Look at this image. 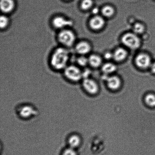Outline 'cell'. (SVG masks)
<instances>
[{"mask_svg":"<svg viewBox=\"0 0 155 155\" xmlns=\"http://www.w3.org/2000/svg\"><path fill=\"white\" fill-rule=\"evenodd\" d=\"M69 59V51L64 48H59L54 50L51 56V66L57 70H64L68 66Z\"/></svg>","mask_w":155,"mask_h":155,"instance_id":"1","label":"cell"},{"mask_svg":"<svg viewBox=\"0 0 155 155\" xmlns=\"http://www.w3.org/2000/svg\"><path fill=\"white\" fill-rule=\"evenodd\" d=\"M76 38L75 33L68 29L61 30L58 36V39L60 43L67 47H70L74 45Z\"/></svg>","mask_w":155,"mask_h":155,"instance_id":"2","label":"cell"},{"mask_svg":"<svg viewBox=\"0 0 155 155\" xmlns=\"http://www.w3.org/2000/svg\"><path fill=\"white\" fill-rule=\"evenodd\" d=\"M66 78L72 83H76L83 77V73L80 69L74 65H70L64 70Z\"/></svg>","mask_w":155,"mask_h":155,"instance_id":"3","label":"cell"},{"mask_svg":"<svg viewBox=\"0 0 155 155\" xmlns=\"http://www.w3.org/2000/svg\"><path fill=\"white\" fill-rule=\"evenodd\" d=\"M121 41L124 45L132 49L137 48L140 45V40L135 33H126L123 36Z\"/></svg>","mask_w":155,"mask_h":155,"instance_id":"4","label":"cell"},{"mask_svg":"<svg viewBox=\"0 0 155 155\" xmlns=\"http://www.w3.org/2000/svg\"><path fill=\"white\" fill-rule=\"evenodd\" d=\"M52 25L54 28L61 30L72 26L73 21L62 16H57L52 20Z\"/></svg>","mask_w":155,"mask_h":155,"instance_id":"5","label":"cell"},{"mask_svg":"<svg viewBox=\"0 0 155 155\" xmlns=\"http://www.w3.org/2000/svg\"><path fill=\"white\" fill-rule=\"evenodd\" d=\"M83 86L86 92L92 95L97 93L98 90L97 83L93 80L87 78H85L83 80Z\"/></svg>","mask_w":155,"mask_h":155,"instance_id":"6","label":"cell"},{"mask_svg":"<svg viewBox=\"0 0 155 155\" xmlns=\"http://www.w3.org/2000/svg\"><path fill=\"white\" fill-rule=\"evenodd\" d=\"M136 65L139 67L146 68L151 66V60L149 56L146 54H140L136 58Z\"/></svg>","mask_w":155,"mask_h":155,"instance_id":"7","label":"cell"},{"mask_svg":"<svg viewBox=\"0 0 155 155\" xmlns=\"http://www.w3.org/2000/svg\"><path fill=\"white\" fill-rule=\"evenodd\" d=\"M0 6L1 11L3 13H10L14 10L15 2L14 0H1Z\"/></svg>","mask_w":155,"mask_h":155,"instance_id":"8","label":"cell"},{"mask_svg":"<svg viewBox=\"0 0 155 155\" xmlns=\"http://www.w3.org/2000/svg\"><path fill=\"white\" fill-rule=\"evenodd\" d=\"M91 49L90 45L86 42H80L77 44L75 46L77 52L82 56L88 54Z\"/></svg>","mask_w":155,"mask_h":155,"instance_id":"9","label":"cell"},{"mask_svg":"<svg viewBox=\"0 0 155 155\" xmlns=\"http://www.w3.org/2000/svg\"><path fill=\"white\" fill-rule=\"evenodd\" d=\"M105 79L107 81V86L110 89L116 90L121 86V80L116 76L106 77Z\"/></svg>","mask_w":155,"mask_h":155,"instance_id":"10","label":"cell"},{"mask_svg":"<svg viewBox=\"0 0 155 155\" xmlns=\"http://www.w3.org/2000/svg\"><path fill=\"white\" fill-rule=\"evenodd\" d=\"M81 139L78 135L72 134L68 138L67 142L68 147L76 149L80 146L81 143Z\"/></svg>","mask_w":155,"mask_h":155,"instance_id":"11","label":"cell"},{"mask_svg":"<svg viewBox=\"0 0 155 155\" xmlns=\"http://www.w3.org/2000/svg\"><path fill=\"white\" fill-rule=\"evenodd\" d=\"M104 20L101 16H95L90 21V25L91 28L95 30L101 29L104 24Z\"/></svg>","mask_w":155,"mask_h":155,"instance_id":"12","label":"cell"},{"mask_svg":"<svg viewBox=\"0 0 155 155\" xmlns=\"http://www.w3.org/2000/svg\"><path fill=\"white\" fill-rule=\"evenodd\" d=\"M113 58L117 61H121L125 59L127 56L126 50L122 48H118L113 54Z\"/></svg>","mask_w":155,"mask_h":155,"instance_id":"13","label":"cell"},{"mask_svg":"<svg viewBox=\"0 0 155 155\" xmlns=\"http://www.w3.org/2000/svg\"><path fill=\"white\" fill-rule=\"evenodd\" d=\"M88 59L89 63L94 67H97L101 64L102 60L99 56L92 55Z\"/></svg>","mask_w":155,"mask_h":155,"instance_id":"14","label":"cell"},{"mask_svg":"<svg viewBox=\"0 0 155 155\" xmlns=\"http://www.w3.org/2000/svg\"><path fill=\"white\" fill-rule=\"evenodd\" d=\"M102 69L103 72L106 74H110L116 70V66L113 63H106L103 65Z\"/></svg>","mask_w":155,"mask_h":155,"instance_id":"15","label":"cell"},{"mask_svg":"<svg viewBox=\"0 0 155 155\" xmlns=\"http://www.w3.org/2000/svg\"><path fill=\"white\" fill-rule=\"evenodd\" d=\"M101 13L104 16L109 17L114 14V10L110 6H106L102 9Z\"/></svg>","mask_w":155,"mask_h":155,"instance_id":"16","label":"cell"},{"mask_svg":"<svg viewBox=\"0 0 155 155\" xmlns=\"http://www.w3.org/2000/svg\"><path fill=\"white\" fill-rule=\"evenodd\" d=\"M145 101L148 106L151 107H155V95L152 94H148L145 97Z\"/></svg>","mask_w":155,"mask_h":155,"instance_id":"17","label":"cell"},{"mask_svg":"<svg viewBox=\"0 0 155 155\" xmlns=\"http://www.w3.org/2000/svg\"><path fill=\"white\" fill-rule=\"evenodd\" d=\"M9 19L6 15H1L0 18V27L1 29H4L7 27L9 24Z\"/></svg>","mask_w":155,"mask_h":155,"instance_id":"18","label":"cell"},{"mask_svg":"<svg viewBox=\"0 0 155 155\" xmlns=\"http://www.w3.org/2000/svg\"><path fill=\"white\" fill-rule=\"evenodd\" d=\"M133 30L135 34H141L145 30V27L142 24L137 23L134 25Z\"/></svg>","mask_w":155,"mask_h":155,"instance_id":"19","label":"cell"},{"mask_svg":"<svg viewBox=\"0 0 155 155\" xmlns=\"http://www.w3.org/2000/svg\"><path fill=\"white\" fill-rule=\"evenodd\" d=\"M93 4L92 0H83L81 5L83 10H87L92 7Z\"/></svg>","mask_w":155,"mask_h":155,"instance_id":"20","label":"cell"},{"mask_svg":"<svg viewBox=\"0 0 155 155\" xmlns=\"http://www.w3.org/2000/svg\"><path fill=\"white\" fill-rule=\"evenodd\" d=\"M62 155H78V154L75 149L68 147L64 150Z\"/></svg>","mask_w":155,"mask_h":155,"instance_id":"21","label":"cell"},{"mask_svg":"<svg viewBox=\"0 0 155 155\" xmlns=\"http://www.w3.org/2000/svg\"><path fill=\"white\" fill-rule=\"evenodd\" d=\"M77 62L79 65L82 66H86L87 64L89 63L88 59H87L86 57L83 56H81L78 57L77 59Z\"/></svg>","mask_w":155,"mask_h":155,"instance_id":"22","label":"cell"},{"mask_svg":"<svg viewBox=\"0 0 155 155\" xmlns=\"http://www.w3.org/2000/svg\"><path fill=\"white\" fill-rule=\"evenodd\" d=\"M24 111H25V113L23 115V116L25 117H28L30 116V115H32V112L33 111V109L32 108L30 107V106H25V107L23 108Z\"/></svg>","mask_w":155,"mask_h":155,"instance_id":"23","label":"cell"},{"mask_svg":"<svg viewBox=\"0 0 155 155\" xmlns=\"http://www.w3.org/2000/svg\"><path fill=\"white\" fill-rule=\"evenodd\" d=\"M113 54H111L110 52L106 53L104 55L105 58L106 59H110L113 57Z\"/></svg>","mask_w":155,"mask_h":155,"instance_id":"24","label":"cell"},{"mask_svg":"<svg viewBox=\"0 0 155 155\" xmlns=\"http://www.w3.org/2000/svg\"><path fill=\"white\" fill-rule=\"evenodd\" d=\"M99 12V9L98 8H95L92 10V13L94 15H97Z\"/></svg>","mask_w":155,"mask_h":155,"instance_id":"25","label":"cell"},{"mask_svg":"<svg viewBox=\"0 0 155 155\" xmlns=\"http://www.w3.org/2000/svg\"><path fill=\"white\" fill-rule=\"evenodd\" d=\"M151 69L152 72L155 73V62L151 65Z\"/></svg>","mask_w":155,"mask_h":155,"instance_id":"26","label":"cell"}]
</instances>
